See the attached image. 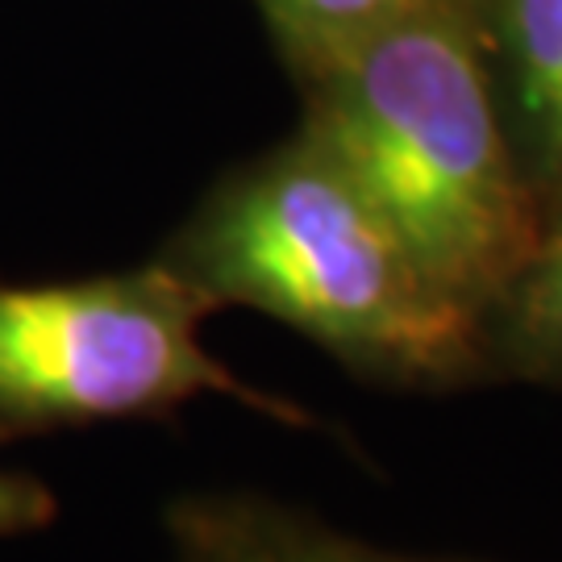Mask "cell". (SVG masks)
I'll use <instances>...</instances> for the list:
<instances>
[{
  "mask_svg": "<svg viewBox=\"0 0 562 562\" xmlns=\"http://www.w3.org/2000/svg\"><path fill=\"white\" fill-rule=\"evenodd\" d=\"M322 50L313 142L429 280L487 322L533 246L542 201L508 150L467 21L446 0H408Z\"/></svg>",
  "mask_w": 562,
  "mask_h": 562,
  "instance_id": "cell-1",
  "label": "cell"
},
{
  "mask_svg": "<svg viewBox=\"0 0 562 562\" xmlns=\"http://www.w3.org/2000/svg\"><path fill=\"white\" fill-rule=\"evenodd\" d=\"M167 262L217 308L271 313L380 380L446 387L492 359L487 322L429 280L313 138L222 188Z\"/></svg>",
  "mask_w": 562,
  "mask_h": 562,
  "instance_id": "cell-2",
  "label": "cell"
},
{
  "mask_svg": "<svg viewBox=\"0 0 562 562\" xmlns=\"http://www.w3.org/2000/svg\"><path fill=\"white\" fill-rule=\"evenodd\" d=\"M217 301L171 262L67 283L0 288V438L159 417L196 396L288 425L296 404L241 383L201 341Z\"/></svg>",
  "mask_w": 562,
  "mask_h": 562,
  "instance_id": "cell-3",
  "label": "cell"
},
{
  "mask_svg": "<svg viewBox=\"0 0 562 562\" xmlns=\"http://www.w3.org/2000/svg\"><path fill=\"white\" fill-rule=\"evenodd\" d=\"M167 562H471L408 554L346 533L267 492H188L162 513Z\"/></svg>",
  "mask_w": 562,
  "mask_h": 562,
  "instance_id": "cell-4",
  "label": "cell"
},
{
  "mask_svg": "<svg viewBox=\"0 0 562 562\" xmlns=\"http://www.w3.org/2000/svg\"><path fill=\"white\" fill-rule=\"evenodd\" d=\"M487 355L525 380L562 387V183L538 209L533 246L487 317Z\"/></svg>",
  "mask_w": 562,
  "mask_h": 562,
  "instance_id": "cell-5",
  "label": "cell"
},
{
  "mask_svg": "<svg viewBox=\"0 0 562 562\" xmlns=\"http://www.w3.org/2000/svg\"><path fill=\"white\" fill-rule=\"evenodd\" d=\"M504 42L521 97L529 183H562V0H504Z\"/></svg>",
  "mask_w": 562,
  "mask_h": 562,
  "instance_id": "cell-6",
  "label": "cell"
},
{
  "mask_svg": "<svg viewBox=\"0 0 562 562\" xmlns=\"http://www.w3.org/2000/svg\"><path fill=\"white\" fill-rule=\"evenodd\" d=\"M271 4L317 46H334L375 21L392 18L408 0H271Z\"/></svg>",
  "mask_w": 562,
  "mask_h": 562,
  "instance_id": "cell-7",
  "label": "cell"
},
{
  "mask_svg": "<svg viewBox=\"0 0 562 562\" xmlns=\"http://www.w3.org/2000/svg\"><path fill=\"white\" fill-rule=\"evenodd\" d=\"M59 513L55 492L42 480H34L30 471H9L0 467V538H21L46 529Z\"/></svg>",
  "mask_w": 562,
  "mask_h": 562,
  "instance_id": "cell-8",
  "label": "cell"
}]
</instances>
